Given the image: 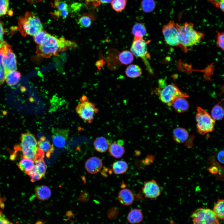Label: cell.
Wrapping results in <instances>:
<instances>
[{"label": "cell", "mask_w": 224, "mask_h": 224, "mask_svg": "<svg viewBox=\"0 0 224 224\" xmlns=\"http://www.w3.org/2000/svg\"><path fill=\"white\" fill-rule=\"evenodd\" d=\"M77 47L74 42L67 40L63 37L58 38L50 34L46 40L43 44L37 47L36 53L44 58L58 56L60 52L65 51L69 48Z\"/></svg>", "instance_id": "cell-1"}, {"label": "cell", "mask_w": 224, "mask_h": 224, "mask_svg": "<svg viewBox=\"0 0 224 224\" xmlns=\"http://www.w3.org/2000/svg\"><path fill=\"white\" fill-rule=\"evenodd\" d=\"M178 31L182 50L185 52L188 48L191 47L200 43L204 37V34L194 29V25L191 22H186L180 25L176 23Z\"/></svg>", "instance_id": "cell-2"}, {"label": "cell", "mask_w": 224, "mask_h": 224, "mask_svg": "<svg viewBox=\"0 0 224 224\" xmlns=\"http://www.w3.org/2000/svg\"><path fill=\"white\" fill-rule=\"evenodd\" d=\"M20 32L24 36H34L36 33L43 30V26L40 19L32 12H26L21 17L18 21Z\"/></svg>", "instance_id": "cell-3"}, {"label": "cell", "mask_w": 224, "mask_h": 224, "mask_svg": "<svg viewBox=\"0 0 224 224\" xmlns=\"http://www.w3.org/2000/svg\"><path fill=\"white\" fill-rule=\"evenodd\" d=\"M159 85V86L156 89V93L161 101L169 106H172L173 101L177 98H187L189 97L188 95L181 91L174 84L164 86Z\"/></svg>", "instance_id": "cell-4"}, {"label": "cell", "mask_w": 224, "mask_h": 224, "mask_svg": "<svg viewBox=\"0 0 224 224\" xmlns=\"http://www.w3.org/2000/svg\"><path fill=\"white\" fill-rule=\"evenodd\" d=\"M198 132L204 135L212 132L214 129L215 120L205 110L198 106L195 116Z\"/></svg>", "instance_id": "cell-5"}, {"label": "cell", "mask_w": 224, "mask_h": 224, "mask_svg": "<svg viewBox=\"0 0 224 224\" xmlns=\"http://www.w3.org/2000/svg\"><path fill=\"white\" fill-rule=\"evenodd\" d=\"M80 102L76 108V110L81 118L88 123L92 122L94 115L98 111L95 104L90 102L86 97L83 96L81 99Z\"/></svg>", "instance_id": "cell-6"}, {"label": "cell", "mask_w": 224, "mask_h": 224, "mask_svg": "<svg viewBox=\"0 0 224 224\" xmlns=\"http://www.w3.org/2000/svg\"><path fill=\"white\" fill-rule=\"evenodd\" d=\"M0 54L2 56V63L5 69V73L16 70V57L10 45L3 41L0 43Z\"/></svg>", "instance_id": "cell-7"}, {"label": "cell", "mask_w": 224, "mask_h": 224, "mask_svg": "<svg viewBox=\"0 0 224 224\" xmlns=\"http://www.w3.org/2000/svg\"><path fill=\"white\" fill-rule=\"evenodd\" d=\"M191 217L194 224H221L213 210L209 208H198Z\"/></svg>", "instance_id": "cell-8"}, {"label": "cell", "mask_w": 224, "mask_h": 224, "mask_svg": "<svg viewBox=\"0 0 224 224\" xmlns=\"http://www.w3.org/2000/svg\"><path fill=\"white\" fill-rule=\"evenodd\" d=\"M150 41H146L143 38H134L130 50L133 55L143 60L148 70L150 72L152 73V70L147 60L150 57L147 47V44Z\"/></svg>", "instance_id": "cell-9"}, {"label": "cell", "mask_w": 224, "mask_h": 224, "mask_svg": "<svg viewBox=\"0 0 224 224\" xmlns=\"http://www.w3.org/2000/svg\"><path fill=\"white\" fill-rule=\"evenodd\" d=\"M162 32L165 40L168 44L180 47L182 49L179 33L176 27V23L174 21L170 20L163 26Z\"/></svg>", "instance_id": "cell-10"}, {"label": "cell", "mask_w": 224, "mask_h": 224, "mask_svg": "<svg viewBox=\"0 0 224 224\" xmlns=\"http://www.w3.org/2000/svg\"><path fill=\"white\" fill-rule=\"evenodd\" d=\"M142 191L145 197L150 199L157 198L161 195V191L160 187L154 180L144 182Z\"/></svg>", "instance_id": "cell-11"}, {"label": "cell", "mask_w": 224, "mask_h": 224, "mask_svg": "<svg viewBox=\"0 0 224 224\" xmlns=\"http://www.w3.org/2000/svg\"><path fill=\"white\" fill-rule=\"evenodd\" d=\"M52 141L56 147L62 148L66 143L68 135L67 129H55L52 130Z\"/></svg>", "instance_id": "cell-12"}, {"label": "cell", "mask_w": 224, "mask_h": 224, "mask_svg": "<svg viewBox=\"0 0 224 224\" xmlns=\"http://www.w3.org/2000/svg\"><path fill=\"white\" fill-rule=\"evenodd\" d=\"M118 198L119 202L125 206L132 205L134 200V196L133 192L128 188H124L119 192Z\"/></svg>", "instance_id": "cell-13"}, {"label": "cell", "mask_w": 224, "mask_h": 224, "mask_svg": "<svg viewBox=\"0 0 224 224\" xmlns=\"http://www.w3.org/2000/svg\"><path fill=\"white\" fill-rule=\"evenodd\" d=\"M102 166L101 160L98 157L93 156L88 159L85 164V168L88 172L91 174L99 172Z\"/></svg>", "instance_id": "cell-14"}, {"label": "cell", "mask_w": 224, "mask_h": 224, "mask_svg": "<svg viewBox=\"0 0 224 224\" xmlns=\"http://www.w3.org/2000/svg\"><path fill=\"white\" fill-rule=\"evenodd\" d=\"M123 144V141L119 140L110 144L108 150L110 155L116 158L121 157L125 152Z\"/></svg>", "instance_id": "cell-15"}, {"label": "cell", "mask_w": 224, "mask_h": 224, "mask_svg": "<svg viewBox=\"0 0 224 224\" xmlns=\"http://www.w3.org/2000/svg\"><path fill=\"white\" fill-rule=\"evenodd\" d=\"M189 133L185 129L181 127L175 128L173 132L174 140L178 143H183L189 139Z\"/></svg>", "instance_id": "cell-16"}, {"label": "cell", "mask_w": 224, "mask_h": 224, "mask_svg": "<svg viewBox=\"0 0 224 224\" xmlns=\"http://www.w3.org/2000/svg\"><path fill=\"white\" fill-rule=\"evenodd\" d=\"M127 219L131 224H138L143 221L144 216L141 209L135 208L132 209L128 212Z\"/></svg>", "instance_id": "cell-17"}, {"label": "cell", "mask_w": 224, "mask_h": 224, "mask_svg": "<svg viewBox=\"0 0 224 224\" xmlns=\"http://www.w3.org/2000/svg\"><path fill=\"white\" fill-rule=\"evenodd\" d=\"M189 105L186 98L180 97L175 99L173 101L172 106L175 110L179 113H183L186 111L189 108Z\"/></svg>", "instance_id": "cell-18"}, {"label": "cell", "mask_w": 224, "mask_h": 224, "mask_svg": "<svg viewBox=\"0 0 224 224\" xmlns=\"http://www.w3.org/2000/svg\"><path fill=\"white\" fill-rule=\"evenodd\" d=\"M35 192L37 198L41 201L49 199L51 195V191L49 187L45 185L39 186L35 188Z\"/></svg>", "instance_id": "cell-19"}, {"label": "cell", "mask_w": 224, "mask_h": 224, "mask_svg": "<svg viewBox=\"0 0 224 224\" xmlns=\"http://www.w3.org/2000/svg\"><path fill=\"white\" fill-rule=\"evenodd\" d=\"M38 146L44 152H46V156L47 158L49 157L54 149L53 145L44 137H42L40 138L38 142Z\"/></svg>", "instance_id": "cell-20"}, {"label": "cell", "mask_w": 224, "mask_h": 224, "mask_svg": "<svg viewBox=\"0 0 224 224\" xmlns=\"http://www.w3.org/2000/svg\"><path fill=\"white\" fill-rule=\"evenodd\" d=\"M93 144L95 149L98 152L101 153L105 152L110 145L108 140L103 137L96 138L94 141Z\"/></svg>", "instance_id": "cell-21"}, {"label": "cell", "mask_w": 224, "mask_h": 224, "mask_svg": "<svg viewBox=\"0 0 224 224\" xmlns=\"http://www.w3.org/2000/svg\"><path fill=\"white\" fill-rule=\"evenodd\" d=\"M21 77L20 73L16 70L9 71L5 73V81L7 85L10 86L17 84Z\"/></svg>", "instance_id": "cell-22"}, {"label": "cell", "mask_w": 224, "mask_h": 224, "mask_svg": "<svg viewBox=\"0 0 224 224\" xmlns=\"http://www.w3.org/2000/svg\"><path fill=\"white\" fill-rule=\"evenodd\" d=\"M35 166V162L31 159L22 156L18 164V167L20 170L26 174H28Z\"/></svg>", "instance_id": "cell-23"}, {"label": "cell", "mask_w": 224, "mask_h": 224, "mask_svg": "<svg viewBox=\"0 0 224 224\" xmlns=\"http://www.w3.org/2000/svg\"><path fill=\"white\" fill-rule=\"evenodd\" d=\"M95 18V16L92 14L84 13L80 16L77 23L82 27H88L91 26Z\"/></svg>", "instance_id": "cell-24"}, {"label": "cell", "mask_w": 224, "mask_h": 224, "mask_svg": "<svg viewBox=\"0 0 224 224\" xmlns=\"http://www.w3.org/2000/svg\"><path fill=\"white\" fill-rule=\"evenodd\" d=\"M125 74L128 77L135 78L140 76L142 70L140 67L136 64H131L128 65L125 70Z\"/></svg>", "instance_id": "cell-25"}, {"label": "cell", "mask_w": 224, "mask_h": 224, "mask_svg": "<svg viewBox=\"0 0 224 224\" xmlns=\"http://www.w3.org/2000/svg\"><path fill=\"white\" fill-rule=\"evenodd\" d=\"M132 33L134 36V38H143L146 35L147 31L143 24L140 23H137L133 26Z\"/></svg>", "instance_id": "cell-26"}, {"label": "cell", "mask_w": 224, "mask_h": 224, "mask_svg": "<svg viewBox=\"0 0 224 224\" xmlns=\"http://www.w3.org/2000/svg\"><path fill=\"white\" fill-rule=\"evenodd\" d=\"M128 166L126 162L123 161H118L114 162L112 165V170L116 175H120L125 172Z\"/></svg>", "instance_id": "cell-27"}, {"label": "cell", "mask_w": 224, "mask_h": 224, "mask_svg": "<svg viewBox=\"0 0 224 224\" xmlns=\"http://www.w3.org/2000/svg\"><path fill=\"white\" fill-rule=\"evenodd\" d=\"M20 140L23 141L36 150L38 148V142L35 136L29 132L22 133L20 138Z\"/></svg>", "instance_id": "cell-28"}, {"label": "cell", "mask_w": 224, "mask_h": 224, "mask_svg": "<svg viewBox=\"0 0 224 224\" xmlns=\"http://www.w3.org/2000/svg\"><path fill=\"white\" fill-rule=\"evenodd\" d=\"M211 116L214 120H220L222 119L224 116L223 108L219 102L212 108L211 112Z\"/></svg>", "instance_id": "cell-29"}, {"label": "cell", "mask_w": 224, "mask_h": 224, "mask_svg": "<svg viewBox=\"0 0 224 224\" xmlns=\"http://www.w3.org/2000/svg\"><path fill=\"white\" fill-rule=\"evenodd\" d=\"M119 60L123 64H129L133 61V56L131 51L128 50H124L119 54Z\"/></svg>", "instance_id": "cell-30"}, {"label": "cell", "mask_w": 224, "mask_h": 224, "mask_svg": "<svg viewBox=\"0 0 224 224\" xmlns=\"http://www.w3.org/2000/svg\"><path fill=\"white\" fill-rule=\"evenodd\" d=\"M224 201L218 198L217 203L213 207V211L217 217L221 220H224Z\"/></svg>", "instance_id": "cell-31"}, {"label": "cell", "mask_w": 224, "mask_h": 224, "mask_svg": "<svg viewBox=\"0 0 224 224\" xmlns=\"http://www.w3.org/2000/svg\"><path fill=\"white\" fill-rule=\"evenodd\" d=\"M155 7L156 3L154 0H142L140 4L142 10L146 13L152 12Z\"/></svg>", "instance_id": "cell-32"}, {"label": "cell", "mask_w": 224, "mask_h": 224, "mask_svg": "<svg viewBox=\"0 0 224 224\" xmlns=\"http://www.w3.org/2000/svg\"><path fill=\"white\" fill-rule=\"evenodd\" d=\"M50 35L45 30H42L36 33L34 36V40L37 44H41L43 43Z\"/></svg>", "instance_id": "cell-33"}, {"label": "cell", "mask_w": 224, "mask_h": 224, "mask_svg": "<svg viewBox=\"0 0 224 224\" xmlns=\"http://www.w3.org/2000/svg\"><path fill=\"white\" fill-rule=\"evenodd\" d=\"M126 3V0H112L111 2L112 9L117 12H121L124 10Z\"/></svg>", "instance_id": "cell-34"}, {"label": "cell", "mask_w": 224, "mask_h": 224, "mask_svg": "<svg viewBox=\"0 0 224 224\" xmlns=\"http://www.w3.org/2000/svg\"><path fill=\"white\" fill-rule=\"evenodd\" d=\"M34 167L35 170L42 177L45 175L47 169L46 165L43 159L35 162Z\"/></svg>", "instance_id": "cell-35"}, {"label": "cell", "mask_w": 224, "mask_h": 224, "mask_svg": "<svg viewBox=\"0 0 224 224\" xmlns=\"http://www.w3.org/2000/svg\"><path fill=\"white\" fill-rule=\"evenodd\" d=\"M9 6V0H0V17L6 15Z\"/></svg>", "instance_id": "cell-36"}, {"label": "cell", "mask_w": 224, "mask_h": 224, "mask_svg": "<svg viewBox=\"0 0 224 224\" xmlns=\"http://www.w3.org/2000/svg\"><path fill=\"white\" fill-rule=\"evenodd\" d=\"M54 6L57 9V11H61L68 9L67 3L61 0H55L53 4Z\"/></svg>", "instance_id": "cell-37"}, {"label": "cell", "mask_w": 224, "mask_h": 224, "mask_svg": "<svg viewBox=\"0 0 224 224\" xmlns=\"http://www.w3.org/2000/svg\"><path fill=\"white\" fill-rule=\"evenodd\" d=\"M27 175L30 176V181L32 182H35L41 180L43 177L35 170L34 167Z\"/></svg>", "instance_id": "cell-38"}, {"label": "cell", "mask_w": 224, "mask_h": 224, "mask_svg": "<svg viewBox=\"0 0 224 224\" xmlns=\"http://www.w3.org/2000/svg\"><path fill=\"white\" fill-rule=\"evenodd\" d=\"M224 34L223 32H218L217 36L216 44L217 47L222 50L224 48Z\"/></svg>", "instance_id": "cell-39"}, {"label": "cell", "mask_w": 224, "mask_h": 224, "mask_svg": "<svg viewBox=\"0 0 224 224\" xmlns=\"http://www.w3.org/2000/svg\"><path fill=\"white\" fill-rule=\"evenodd\" d=\"M5 81V70L2 63V56L0 54V86Z\"/></svg>", "instance_id": "cell-40"}, {"label": "cell", "mask_w": 224, "mask_h": 224, "mask_svg": "<svg viewBox=\"0 0 224 224\" xmlns=\"http://www.w3.org/2000/svg\"><path fill=\"white\" fill-rule=\"evenodd\" d=\"M68 9H67L61 11H57L52 13L53 15L58 17H61L63 19H65L68 15Z\"/></svg>", "instance_id": "cell-41"}, {"label": "cell", "mask_w": 224, "mask_h": 224, "mask_svg": "<svg viewBox=\"0 0 224 224\" xmlns=\"http://www.w3.org/2000/svg\"><path fill=\"white\" fill-rule=\"evenodd\" d=\"M44 156V152L42 150L38 147L34 160L35 162L38 161L43 159Z\"/></svg>", "instance_id": "cell-42"}, {"label": "cell", "mask_w": 224, "mask_h": 224, "mask_svg": "<svg viewBox=\"0 0 224 224\" xmlns=\"http://www.w3.org/2000/svg\"><path fill=\"white\" fill-rule=\"evenodd\" d=\"M108 213V217L110 218H114L116 217L118 214V209L117 208H111L109 210Z\"/></svg>", "instance_id": "cell-43"}, {"label": "cell", "mask_w": 224, "mask_h": 224, "mask_svg": "<svg viewBox=\"0 0 224 224\" xmlns=\"http://www.w3.org/2000/svg\"><path fill=\"white\" fill-rule=\"evenodd\" d=\"M0 224H14L10 222L2 215L1 211L0 212Z\"/></svg>", "instance_id": "cell-44"}, {"label": "cell", "mask_w": 224, "mask_h": 224, "mask_svg": "<svg viewBox=\"0 0 224 224\" xmlns=\"http://www.w3.org/2000/svg\"><path fill=\"white\" fill-rule=\"evenodd\" d=\"M217 159L219 162L223 164L224 162V151L221 150L217 154Z\"/></svg>", "instance_id": "cell-45"}, {"label": "cell", "mask_w": 224, "mask_h": 224, "mask_svg": "<svg viewBox=\"0 0 224 224\" xmlns=\"http://www.w3.org/2000/svg\"><path fill=\"white\" fill-rule=\"evenodd\" d=\"M86 2V3L87 4H92L93 5L95 6H98L99 5L100 3V2L99 0H83Z\"/></svg>", "instance_id": "cell-46"}, {"label": "cell", "mask_w": 224, "mask_h": 224, "mask_svg": "<svg viewBox=\"0 0 224 224\" xmlns=\"http://www.w3.org/2000/svg\"><path fill=\"white\" fill-rule=\"evenodd\" d=\"M4 30L1 23L0 22V43L3 41V38Z\"/></svg>", "instance_id": "cell-47"}, {"label": "cell", "mask_w": 224, "mask_h": 224, "mask_svg": "<svg viewBox=\"0 0 224 224\" xmlns=\"http://www.w3.org/2000/svg\"><path fill=\"white\" fill-rule=\"evenodd\" d=\"M209 171L212 174H216L218 171V169L217 167L213 166H212L209 169Z\"/></svg>", "instance_id": "cell-48"}, {"label": "cell", "mask_w": 224, "mask_h": 224, "mask_svg": "<svg viewBox=\"0 0 224 224\" xmlns=\"http://www.w3.org/2000/svg\"><path fill=\"white\" fill-rule=\"evenodd\" d=\"M216 7L218 8V4L221 0H208Z\"/></svg>", "instance_id": "cell-49"}, {"label": "cell", "mask_w": 224, "mask_h": 224, "mask_svg": "<svg viewBox=\"0 0 224 224\" xmlns=\"http://www.w3.org/2000/svg\"><path fill=\"white\" fill-rule=\"evenodd\" d=\"M224 0H221L219 2L218 8H219L223 12H224Z\"/></svg>", "instance_id": "cell-50"}, {"label": "cell", "mask_w": 224, "mask_h": 224, "mask_svg": "<svg viewBox=\"0 0 224 224\" xmlns=\"http://www.w3.org/2000/svg\"><path fill=\"white\" fill-rule=\"evenodd\" d=\"M27 1L32 4L36 3L42 1L43 0H27Z\"/></svg>", "instance_id": "cell-51"}, {"label": "cell", "mask_w": 224, "mask_h": 224, "mask_svg": "<svg viewBox=\"0 0 224 224\" xmlns=\"http://www.w3.org/2000/svg\"><path fill=\"white\" fill-rule=\"evenodd\" d=\"M100 2L102 3H110L112 0H99Z\"/></svg>", "instance_id": "cell-52"}]
</instances>
